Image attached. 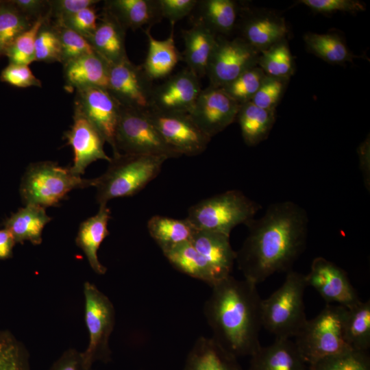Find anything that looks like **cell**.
Segmentation results:
<instances>
[{
  "label": "cell",
  "instance_id": "cell-1",
  "mask_svg": "<svg viewBox=\"0 0 370 370\" xmlns=\"http://www.w3.org/2000/svg\"><path fill=\"white\" fill-rule=\"evenodd\" d=\"M245 225L249 234L236 261L245 279L257 285L276 273L291 271L305 249L308 214L293 201L271 204L262 217Z\"/></svg>",
  "mask_w": 370,
  "mask_h": 370
},
{
  "label": "cell",
  "instance_id": "cell-2",
  "mask_svg": "<svg viewBox=\"0 0 370 370\" xmlns=\"http://www.w3.org/2000/svg\"><path fill=\"white\" fill-rule=\"evenodd\" d=\"M211 287L204 313L212 338L236 358L252 356L261 346L262 328L257 284L230 275Z\"/></svg>",
  "mask_w": 370,
  "mask_h": 370
},
{
  "label": "cell",
  "instance_id": "cell-3",
  "mask_svg": "<svg viewBox=\"0 0 370 370\" xmlns=\"http://www.w3.org/2000/svg\"><path fill=\"white\" fill-rule=\"evenodd\" d=\"M168 158L161 156L119 153L113 156L106 171L93 179L97 202L132 196L142 190L160 172Z\"/></svg>",
  "mask_w": 370,
  "mask_h": 370
},
{
  "label": "cell",
  "instance_id": "cell-4",
  "mask_svg": "<svg viewBox=\"0 0 370 370\" xmlns=\"http://www.w3.org/2000/svg\"><path fill=\"white\" fill-rule=\"evenodd\" d=\"M306 286L305 275L291 270L281 286L262 300V328L275 338L295 337L305 325Z\"/></svg>",
  "mask_w": 370,
  "mask_h": 370
},
{
  "label": "cell",
  "instance_id": "cell-5",
  "mask_svg": "<svg viewBox=\"0 0 370 370\" xmlns=\"http://www.w3.org/2000/svg\"><path fill=\"white\" fill-rule=\"evenodd\" d=\"M93 186V179H83L71 168L60 166L50 161L32 163L21 180L20 194L25 205L43 208L56 206L76 188Z\"/></svg>",
  "mask_w": 370,
  "mask_h": 370
},
{
  "label": "cell",
  "instance_id": "cell-6",
  "mask_svg": "<svg viewBox=\"0 0 370 370\" xmlns=\"http://www.w3.org/2000/svg\"><path fill=\"white\" fill-rule=\"evenodd\" d=\"M261 206L237 190L203 199L190 207L187 219L197 230L230 236L233 228L254 219Z\"/></svg>",
  "mask_w": 370,
  "mask_h": 370
},
{
  "label": "cell",
  "instance_id": "cell-7",
  "mask_svg": "<svg viewBox=\"0 0 370 370\" xmlns=\"http://www.w3.org/2000/svg\"><path fill=\"white\" fill-rule=\"evenodd\" d=\"M347 309L336 304H326L318 315L307 320L295 336L294 342L308 366L352 349L344 337L343 325Z\"/></svg>",
  "mask_w": 370,
  "mask_h": 370
},
{
  "label": "cell",
  "instance_id": "cell-8",
  "mask_svg": "<svg viewBox=\"0 0 370 370\" xmlns=\"http://www.w3.org/2000/svg\"><path fill=\"white\" fill-rule=\"evenodd\" d=\"M115 145L117 155L161 156L168 159L181 156L162 138L148 111L123 106L116 129Z\"/></svg>",
  "mask_w": 370,
  "mask_h": 370
},
{
  "label": "cell",
  "instance_id": "cell-9",
  "mask_svg": "<svg viewBox=\"0 0 370 370\" xmlns=\"http://www.w3.org/2000/svg\"><path fill=\"white\" fill-rule=\"evenodd\" d=\"M84 294L89 343L82 353L87 364L92 366L96 360L107 362L110 358L109 340L115 323V311L109 298L93 284L84 283Z\"/></svg>",
  "mask_w": 370,
  "mask_h": 370
},
{
  "label": "cell",
  "instance_id": "cell-10",
  "mask_svg": "<svg viewBox=\"0 0 370 370\" xmlns=\"http://www.w3.org/2000/svg\"><path fill=\"white\" fill-rule=\"evenodd\" d=\"M151 81L142 66L128 58L108 64L107 90L123 107L150 110L154 89Z\"/></svg>",
  "mask_w": 370,
  "mask_h": 370
},
{
  "label": "cell",
  "instance_id": "cell-11",
  "mask_svg": "<svg viewBox=\"0 0 370 370\" xmlns=\"http://www.w3.org/2000/svg\"><path fill=\"white\" fill-rule=\"evenodd\" d=\"M260 54L242 38H217L206 71L210 86L223 87L245 71L258 66Z\"/></svg>",
  "mask_w": 370,
  "mask_h": 370
},
{
  "label": "cell",
  "instance_id": "cell-12",
  "mask_svg": "<svg viewBox=\"0 0 370 370\" xmlns=\"http://www.w3.org/2000/svg\"><path fill=\"white\" fill-rule=\"evenodd\" d=\"M148 114L166 143L181 156H197L207 148L211 138L188 113L150 110Z\"/></svg>",
  "mask_w": 370,
  "mask_h": 370
},
{
  "label": "cell",
  "instance_id": "cell-13",
  "mask_svg": "<svg viewBox=\"0 0 370 370\" xmlns=\"http://www.w3.org/2000/svg\"><path fill=\"white\" fill-rule=\"evenodd\" d=\"M75 108H77L96 127L106 142L117 155L115 133L121 105L103 88L96 86L76 89Z\"/></svg>",
  "mask_w": 370,
  "mask_h": 370
},
{
  "label": "cell",
  "instance_id": "cell-14",
  "mask_svg": "<svg viewBox=\"0 0 370 370\" xmlns=\"http://www.w3.org/2000/svg\"><path fill=\"white\" fill-rule=\"evenodd\" d=\"M305 278L307 286L314 288L326 304L351 308L360 301L346 272L323 257H317L312 260Z\"/></svg>",
  "mask_w": 370,
  "mask_h": 370
},
{
  "label": "cell",
  "instance_id": "cell-15",
  "mask_svg": "<svg viewBox=\"0 0 370 370\" xmlns=\"http://www.w3.org/2000/svg\"><path fill=\"white\" fill-rule=\"evenodd\" d=\"M241 105L222 88L209 86L201 90L188 114L197 125L212 138L234 121Z\"/></svg>",
  "mask_w": 370,
  "mask_h": 370
},
{
  "label": "cell",
  "instance_id": "cell-16",
  "mask_svg": "<svg viewBox=\"0 0 370 370\" xmlns=\"http://www.w3.org/2000/svg\"><path fill=\"white\" fill-rule=\"evenodd\" d=\"M68 144L74 154L72 172L81 175L86 167L97 160L110 161L104 151L106 142L96 127L76 108H74L73 123L69 130L64 134Z\"/></svg>",
  "mask_w": 370,
  "mask_h": 370
},
{
  "label": "cell",
  "instance_id": "cell-17",
  "mask_svg": "<svg viewBox=\"0 0 370 370\" xmlns=\"http://www.w3.org/2000/svg\"><path fill=\"white\" fill-rule=\"evenodd\" d=\"M201 91L197 75L184 69L154 88L151 110L189 113Z\"/></svg>",
  "mask_w": 370,
  "mask_h": 370
},
{
  "label": "cell",
  "instance_id": "cell-18",
  "mask_svg": "<svg viewBox=\"0 0 370 370\" xmlns=\"http://www.w3.org/2000/svg\"><path fill=\"white\" fill-rule=\"evenodd\" d=\"M190 242L211 267L217 282L231 275L236 251L231 246L230 236L196 229Z\"/></svg>",
  "mask_w": 370,
  "mask_h": 370
},
{
  "label": "cell",
  "instance_id": "cell-19",
  "mask_svg": "<svg viewBox=\"0 0 370 370\" xmlns=\"http://www.w3.org/2000/svg\"><path fill=\"white\" fill-rule=\"evenodd\" d=\"M248 370H308L294 341L275 338L250 356Z\"/></svg>",
  "mask_w": 370,
  "mask_h": 370
},
{
  "label": "cell",
  "instance_id": "cell-20",
  "mask_svg": "<svg viewBox=\"0 0 370 370\" xmlns=\"http://www.w3.org/2000/svg\"><path fill=\"white\" fill-rule=\"evenodd\" d=\"M183 38L185 48L182 58L188 69L199 78L206 75L217 42L216 33L199 19L183 32Z\"/></svg>",
  "mask_w": 370,
  "mask_h": 370
},
{
  "label": "cell",
  "instance_id": "cell-21",
  "mask_svg": "<svg viewBox=\"0 0 370 370\" xmlns=\"http://www.w3.org/2000/svg\"><path fill=\"white\" fill-rule=\"evenodd\" d=\"M125 30L112 14L104 10L88 41L108 64L118 63L128 58L125 44Z\"/></svg>",
  "mask_w": 370,
  "mask_h": 370
},
{
  "label": "cell",
  "instance_id": "cell-22",
  "mask_svg": "<svg viewBox=\"0 0 370 370\" xmlns=\"http://www.w3.org/2000/svg\"><path fill=\"white\" fill-rule=\"evenodd\" d=\"M184 370H243L237 358L212 337H199L189 352Z\"/></svg>",
  "mask_w": 370,
  "mask_h": 370
},
{
  "label": "cell",
  "instance_id": "cell-23",
  "mask_svg": "<svg viewBox=\"0 0 370 370\" xmlns=\"http://www.w3.org/2000/svg\"><path fill=\"white\" fill-rule=\"evenodd\" d=\"M110 218V210L106 205L99 206L98 212L84 221L79 225L75 239L77 245L85 254L92 270L97 274L103 275L107 268L99 260L97 251L109 235L108 223Z\"/></svg>",
  "mask_w": 370,
  "mask_h": 370
},
{
  "label": "cell",
  "instance_id": "cell-24",
  "mask_svg": "<svg viewBox=\"0 0 370 370\" xmlns=\"http://www.w3.org/2000/svg\"><path fill=\"white\" fill-rule=\"evenodd\" d=\"M69 88L96 86L108 88V64L96 52L84 55L64 64Z\"/></svg>",
  "mask_w": 370,
  "mask_h": 370
},
{
  "label": "cell",
  "instance_id": "cell-25",
  "mask_svg": "<svg viewBox=\"0 0 370 370\" xmlns=\"http://www.w3.org/2000/svg\"><path fill=\"white\" fill-rule=\"evenodd\" d=\"M104 10L112 14L121 25L133 30L154 25L162 18L158 0H110L105 1Z\"/></svg>",
  "mask_w": 370,
  "mask_h": 370
},
{
  "label": "cell",
  "instance_id": "cell-26",
  "mask_svg": "<svg viewBox=\"0 0 370 370\" xmlns=\"http://www.w3.org/2000/svg\"><path fill=\"white\" fill-rule=\"evenodd\" d=\"M151 27L145 30L148 39V52L142 66L146 75L151 80L167 76L180 60L182 55L177 50L174 40V26H171L169 36L162 40L154 38L151 32Z\"/></svg>",
  "mask_w": 370,
  "mask_h": 370
},
{
  "label": "cell",
  "instance_id": "cell-27",
  "mask_svg": "<svg viewBox=\"0 0 370 370\" xmlns=\"http://www.w3.org/2000/svg\"><path fill=\"white\" fill-rule=\"evenodd\" d=\"M287 33L288 29L283 18L273 14H260L245 21L242 38L261 53L285 40Z\"/></svg>",
  "mask_w": 370,
  "mask_h": 370
},
{
  "label": "cell",
  "instance_id": "cell-28",
  "mask_svg": "<svg viewBox=\"0 0 370 370\" xmlns=\"http://www.w3.org/2000/svg\"><path fill=\"white\" fill-rule=\"evenodd\" d=\"M51 220L45 208L37 205H25L12 214L4 223L5 228L10 232L16 243L29 241L34 245L42 243L45 226Z\"/></svg>",
  "mask_w": 370,
  "mask_h": 370
},
{
  "label": "cell",
  "instance_id": "cell-29",
  "mask_svg": "<svg viewBox=\"0 0 370 370\" xmlns=\"http://www.w3.org/2000/svg\"><path fill=\"white\" fill-rule=\"evenodd\" d=\"M236 119L244 142L248 146H255L268 137L275 123V111L248 101L241 105Z\"/></svg>",
  "mask_w": 370,
  "mask_h": 370
},
{
  "label": "cell",
  "instance_id": "cell-30",
  "mask_svg": "<svg viewBox=\"0 0 370 370\" xmlns=\"http://www.w3.org/2000/svg\"><path fill=\"white\" fill-rule=\"evenodd\" d=\"M147 226L150 236L162 252L190 242L196 230L187 218L177 219L160 215L151 217Z\"/></svg>",
  "mask_w": 370,
  "mask_h": 370
},
{
  "label": "cell",
  "instance_id": "cell-31",
  "mask_svg": "<svg viewBox=\"0 0 370 370\" xmlns=\"http://www.w3.org/2000/svg\"><path fill=\"white\" fill-rule=\"evenodd\" d=\"M162 253L170 264L179 271L211 286L217 283L211 267L190 241Z\"/></svg>",
  "mask_w": 370,
  "mask_h": 370
},
{
  "label": "cell",
  "instance_id": "cell-32",
  "mask_svg": "<svg viewBox=\"0 0 370 370\" xmlns=\"http://www.w3.org/2000/svg\"><path fill=\"white\" fill-rule=\"evenodd\" d=\"M344 337L348 346L367 352L370 347V301H360L347 309L343 325Z\"/></svg>",
  "mask_w": 370,
  "mask_h": 370
},
{
  "label": "cell",
  "instance_id": "cell-33",
  "mask_svg": "<svg viewBox=\"0 0 370 370\" xmlns=\"http://www.w3.org/2000/svg\"><path fill=\"white\" fill-rule=\"evenodd\" d=\"M304 39L312 53L329 63L341 64L356 58L338 35L307 33Z\"/></svg>",
  "mask_w": 370,
  "mask_h": 370
},
{
  "label": "cell",
  "instance_id": "cell-34",
  "mask_svg": "<svg viewBox=\"0 0 370 370\" xmlns=\"http://www.w3.org/2000/svg\"><path fill=\"white\" fill-rule=\"evenodd\" d=\"M35 21L19 11L10 0L1 1L0 56L5 55L14 40L28 29Z\"/></svg>",
  "mask_w": 370,
  "mask_h": 370
},
{
  "label": "cell",
  "instance_id": "cell-35",
  "mask_svg": "<svg viewBox=\"0 0 370 370\" xmlns=\"http://www.w3.org/2000/svg\"><path fill=\"white\" fill-rule=\"evenodd\" d=\"M202 20L214 32L228 34L234 28L237 17V6L231 0L201 1Z\"/></svg>",
  "mask_w": 370,
  "mask_h": 370
},
{
  "label": "cell",
  "instance_id": "cell-36",
  "mask_svg": "<svg viewBox=\"0 0 370 370\" xmlns=\"http://www.w3.org/2000/svg\"><path fill=\"white\" fill-rule=\"evenodd\" d=\"M258 66L268 76L289 79L294 72V61L286 40L262 51Z\"/></svg>",
  "mask_w": 370,
  "mask_h": 370
},
{
  "label": "cell",
  "instance_id": "cell-37",
  "mask_svg": "<svg viewBox=\"0 0 370 370\" xmlns=\"http://www.w3.org/2000/svg\"><path fill=\"white\" fill-rule=\"evenodd\" d=\"M49 16V11L40 16L28 29L14 40L5 55L8 57L9 63L29 65L36 61V39L40 27Z\"/></svg>",
  "mask_w": 370,
  "mask_h": 370
},
{
  "label": "cell",
  "instance_id": "cell-38",
  "mask_svg": "<svg viewBox=\"0 0 370 370\" xmlns=\"http://www.w3.org/2000/svg\"><path fill=\"white\" fill-rule=\"evenodd\" d=\"M0 370H31L23 344L10 332L0 330Z\"/></svg>",
  "mask_w": 370,
  "mask_h": 370
},
{
  "label": "cell",
  "instance_id": "cell-39",
  "mask_svg": "<svg viewBox=\"0 0 370 370\" xmlns=\"http://www.w3.org/2000/svg\"><path fill=\"white\" fill-rule=\"evenodd\" d=\"M267 75L258 66L243 72L234 80L221 87L240 104L251 101Z\"/></svg>",
  "mask_w": 370,
  "mask_h": 370
},
{
  "label": "cell",
  "instance_id": "cell-40",
  "mask_svg": "<svg viewBox=\"0 0 370 370\" xmlns=\"http://www.w3.org/2000/svg\"><path fill=\"white\" fill-rule=\"evenodd\" d=\"M309 370H370V360L367 352L349 349L323 358Z\"/></svg>",
  "mask_w": 370,
  "mask_h": 370
},
{
  "label": "cell",
  "instance_id": "cell-41",
  "mask_svg": "<svg viewBox=\"0 0 370 370\" xmlns=\"http://www.w3.org/2000/svg\"><path fill=\"white\" fill-rule=\"evenodd\" d=\"M61 44L58 32L50 17L40 27L35 43L36 61L61 62Z\"/></svg>",
  "mask_w": 370,
  "mask_h": 370
},
{
  "label": "cell",
  "instance_id": "cell-42",
  "mask_svg": "<svg viewBox=\"0 0 370 370\" xmlns=\"http://www.w3.org/2000/svg\"><path fill=\"white\" fill-rule=\"evenodd\" d=\"M53 24L60 38L63 65L80 56L95 52L90 42L76 32L62 24Z\"/></svg>",
  "mask_w": 370,
  "mask_h": 370
},
{
  "label": "cell",
  "instance_id": "cell-43",
  "mask_svg": "<svg viewBox=\"0 0 370 370\" xmlns=\"http://www.w3.org/2000/svg\"><path fill=\"white\" fill-rule=\"evenodd\" d=\"M288 79L267 75L251 101L267 110H275Z\"/></svg>",
  "mask_w": 370,
  "mask_h": 370
},
{
  "label": "cell",
  "instance_id": "cell-44",
  "mask_svg": "<svg viewBox=\"0 0 370 370\" xmlns=\"http://www.w3.org/2000/svg\"><path fill=\"white\" fill-rule=\"evenodd\" d=\"M94 6L84 8L64 21L54 23L73 29L88 40L98 24V15Z\"/></svg>",
  "mask_w": 370,
  "mask_h": 370
},
{
  "label": "cell",
  "instance_id": "cell-45",
  "mask_svg": "<svg viewBox=\"0 0 370 370\" xmlns=\"http://www.w3.org/2000/svg\"><path fill=\"white\" fill-rule=\"evenodd\" d=\"M0 80L18 88L41 86V82L34 75L29 65L9 63L1 71Z\"/></svg>",
  "mask_w": 370,
  "mask_h": 370
},
{
  "label": "cell",
  "instance_id": "cell-46",
  "mask_svg": "<svg viewBox=\"0 0 370 370\" xmlns=\"http://www.w3.org/2000/svg\"><path fill=\"white\" fill-rule=\"evenodd\" d=\"M300 3L322 13L338 11L357 12L365 10V5L356 0H301Z\"/></svg>",
  "mask_w": 370,
  "mask_h": 370
},
{
  "label": "cell",
  "instance_id": "cell-47",
  "mask_svg": "<svg viewBox=\"0 0 370 370\" xmlns=\"http://www.w3.org/2000/svg\"><path fill=\"white\" fill-rule=\"evenodd\" d=\"M97 0H53L48 1L49 17L55 18V22L64 21L81 10L94 6Z\"/></svg>",
  "mask_w": 370,
  "mask_h": 370
},
{
  "label": "cell",
  "instance_id": "cell-48",
  "mask_svg": "<svg viewBox=\"0 0 370 370\" xmlns=\"http://www.w3.org/2000/svg\"><path fill=\"white\" fill-rule=\"evenodd\" d=\"M197 3L196 0H158L162 18L168 19L171 26L188 15Z\"/></svg>",
  "mask_w": 370,
  "mask_h": 370
},
{
  "label": "cell",
  "instance_id": "cell-49",
  "mask_svg": "<svg viewBox=\"0 0 370 370\" xmlns=\"http://www.w3.org/2000/svg\"><path fill=\"white\" fill-rule=\"evenodd\" d=\"M49 370H92L85 361L82 353L75 349L65 351Z\"/></svg>",
  "mask_w": 370,
  "mask_h": 370
},
{
  "label": "cell",
  "instance_id": "cell-50",
  "mask_svg": "<svg viewBox=\"0 0 370 370\" xmlns=\"http://www.w3.org/2000/svg\"><path fill=\"white\" fill-rule=\"evenodd\" d=\"M23 14L35 21L40 16L48 12V1L43 0H10Z\"/></svg>",
  "mask_w": 370,
  "mask_h": 370
},
{
  "label": "cell",
  "instance_id": "cell-51",
  "mask_svg": "<svg viewBox=\"0 0 370 370\" xmlns=\"http://www.w3.org/2000/svg\"><path fill=\"white\" fill-rule=\"evenodd\" d=\"M359 156L360 168L362 174L366 188L369 190L370 186V155L369 140H365L358 150Z\"/></svg>",
  "mask_w": 370,
  "mask_h": 370
},
{
  "label": "cell",
  "instance_id": "cell-52",
  "mask_svg": "<svg viewBox=\"0 0 370 370\" xmlns=\"http://www.w3.org/2000/svg\"><path fill=\"white\" fill-rule=\"evenodd\" d=\"M16 242L9 230H0V260L11 257Z\"/></svg>",
  "mask_w": 370,
  "mask_h": 370
},
{
  "label": "cell",
  "instance_id": "cell-53",
  "mask_svg": "<svg viewBox=\"0 0 370 370\" xmlns=\"http://www.w3.org/2000/svg\"><path fill=\"white\" fill-rule=\"evenodd\" d=\"M0 2H1V1H0Z\"/></svg>",
  "mask_w": 370,
  "mask_h": 370
},
{
  "label": "cell",
  "instance_id": "cell-54",
  "mask_svg": "<svg viewBox=\"0 0 370 370\" xmlns=\"http://www.w3.org/2000/svg\"><path fill=\"white\" fill-rule=\"evenodd\" d=\"M308 370H309V369H308Z\"/></svg>",
  "mask_w": 370,
  "mask_h": 370
}]
</instances>
